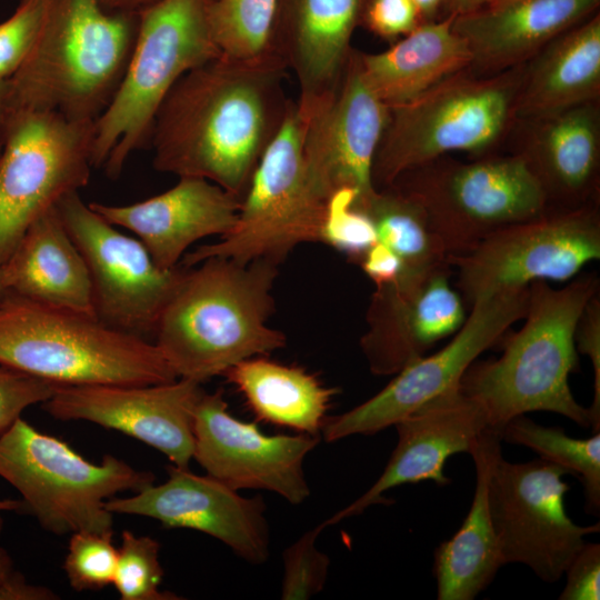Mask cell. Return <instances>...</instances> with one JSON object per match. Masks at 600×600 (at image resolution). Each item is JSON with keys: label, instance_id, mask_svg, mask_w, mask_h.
Segmentation results:
<instances>
[{"label": "cell", "instance_id": "23", "mask_svg": "<svg viewBox=\"0 0 600 600\" xmlns=\"http://www.w3.org/2000/svg\"><path fill=\"white\" fill-rule=\"evenodd\" d=\"M240 203L234 194L207 179L180 177L174 187L143 201L89 206L114 227L133 232L159 267L172 269L196 241L230 232Z\"/></svg>", "mask_w": 600, "mask_h": 600}, {"label": "cell", "instance_id": "4", "mask_svg": "<svg viewBox=\"0 0 600 600\" xmlns=\"http://www.w3.org/2000/svg\"><path fill=\"white\" fill-rule=\"evenodd\" d=\"M139 29V13L101 0H47L41 31L9 79L7 113L54 111L96 121L114 97Z\"/></svg>", "mask_w": 600, "mask_h": 600}, {"label": "cell", "instance_id": "26", "mask_svg": "<svg viewBox=\"0 0 600 600\" xmlns=\"http://www.w3.org/2000/svg\"><path fill=\"white\" fill-rule=\"evenodd\" d=\"M1 268L7 290L42 304L96 316L87 263L57 207L29 226Z\"/></svg>", "mask_w": 600, "mask_h": 600}, {"label": "cell", "instance_id": "15", "mask_svg": "<svg viewBox=\"0 0 600 600\" xmlns=\"http://www.w3.org/2000/svg\"><path fill=\"white\" fill-rule=\"evenodd\" d=\"M528 299L529 287L484 293L474 299L469 316L449 343L404 367L367 401L327 418L321 431L324 440L334 442L350 436L376 434L458 387L470 364L523 319Z\"/></svg>", "mask_w": 600, "mask_h": 600}, {"label": "cell", "instance_id": "19", "mask_svg": "<svg viewBox=\"0 0 600 600\" xmlns=\"http://www.w3.org/2000/svg\"><path fill=\"white\" fill-rule=\"evenodd\" d=\"M168 480L151 484L129 498L113 497L106 508L113 514L142 516L167 528L192 529L224 543L252 564L264 563L270 553L266 503L246 498L209 474L189 468L167 467Z\"/></svg>", "mask_w": 600, "mask_h": 600}, {"label": "cell", "instance_id": "44", "mask_svg": "<svg viewBox=\"0 0 600 600\" xmlns=\"http://www.w3.org/2000/svg\"><path fill=\"white\" fill-rule=\"evenodd\" d=\"M59 596L50 588L28 583L14 570L0 581V600H57Z\"/></svg>", "mask_w": 600, "mask_h": 600}, {"label": "cell", "instance_id": "29", "mask_svg": "<svg viewBox=\"0 0 600 600\" xmlns=\"http://www.w3.org/2000/svg\"><path fill=\"white\" fill-rule=\"evenodd\" d=\"M454 14L419 24L379 53L360 52L364 77L388 106L412 101L439 82L469 69L472 54L454 30Z\"/></svg>", "mask_w": 600, "mask_h": 600}, {"label": "cell", "instance_id": "52", "mask_svg": "<svg viewBox=\"0 0 600 600\" xmlns=\"http://www.w3.org/2000/svg\"><path fill=\"white\" fill-rule=\"evenodd\" d=\"M510 1H513V0H490L488 6H497V4H502V3H506V2H510Z\"/></svg>", "mask_w": 600, "mask_h": 600}, {"label": "cell", "instance_id": "35", "mask_svg": "<svg viewBox=\"0 0 600 600\" xmlns=\"http://www.w3.org/2000/svg\"><path fill=\"white\" fill-rule=\"evenodd\" d=\"M112 538L113 531L71 533L63 570L73 590H100L112 584L118 558Z\"/></svg>", "mask_w": 600, "mask_h": 600}, {"label": "cell", "instance_id": "1", "mask_svg": "<svg viewBox=\"0 0 600 600\" xmlns=\"http://www.w3.org/2000/svg\"><path fill=\"white\" fill-rule=\"evenodd\" d=\"M286 69L220 54L182 76L153 120L154 169L207 179L241 201L291 102Z\"/></svg>", "mask_w": 600, "mask_h": 600}, {"label": "cell", "instance_id": "10", "mask_svg": "<svg viewBox=\"0 0 600 600\" xmlns=\"http://www.w3.org/2000/svg\"><path fill=\"white\" fill-rule=\"evenodd\" d=\"M391 186L419 203L449 256L466 253L493 231L548 209L538 180L512 152L471 161L440 157Z\"/></svg>", "mask_w": 600, "mask_h": 600}, {"label": "cell", "instance_id": "27", "mask_svg": "<svg viewBox=\"0 0 600 600\" xmlns=\"http://www.w3.org/2000/svg\"><path fill=\"white\" fill-rule=\"evenodd\" d=\"M501 431L487 428L470 453L476 464V489L459 530L434 550L433 571L439 600H472L504 564L488 501L491 468L501 454Z\"/></svg>", "mask_w": 600, "mask_h": 600}, {"label": "cell", "instance_id": "43", "mask_svg": "<svg viewBox=\"0 0 600 600\" xmlns=\"http://www.w3.org/2000/svg\"><path fill=\"white\" fill-rule=\"evenodd\" d=\"M359 264L376 287L393 283L403 273L401 260L379 241L364 253Z\"/></svg>", "mask_w": 600, "mask_h": 600}, {"label": "cell", "instance_id": "13", "mask_svg": "<svg viewBox=\"0 0 600 600\" xmlns=\"http://www.w3.org/2000/svg\"><path fill=\"white\" fill-rule=\"evenodd\" d=\"M57 209L87 263L96 317L119 331L153 342L159 318L187 268L159 267L146 246L83 202L78 191Z\"/></svg>", "mask_w": 600, "mask_h": 600}, {"label": "cell", "instance_id": "21", "mask_svg": "<svg viewBox=\"0 0 600 600\" xmlns=\"http://www.w3.org/2000/svg\"><path fill=\"white\" fill-rule=\"evenodd\" d=\"M394 427L398 441L381 476L362 496L323 521L327 527L371 506L390 503L384 493L396 487L422 481L450 483L444 473L447 460L462 452L470 454L489 423L483 408L458 386L427 401Z\"/></svg>", "mask_w": 600, "mask_h": 600}, {"label": "cell", "instance_id": "48", "mask_svg": "<svg viewBox=\"0 0 600 600\" xmlns=\"http://www.w3.org/2000/svg\"><path fill=\"white\" fill-rule=\"evenodd\" d=\"M9 90V79H0V123L7 114Z\"/></svg>", "mask_w": 600, "mask_h": 600}, {"label": "cell", "instance_id": "34", "mask_svg": "<svg viewBox=\"0 0 600 600\" xmlns=\"http://www.w3.org/2000/svg\"><path fill=\"white\" fill-rule=\"evenodd\" d=\"M160 543L149 536L124 530L118 549L112 584L121 600H178L176 593L160 590L163 569Z\"/></svg>", "mask_w": 600, "mask_h": 600}, {"label": "cell", "instance_id": "6", "mask_svg": "<svg viewBox=\"0 0 600 600\" xmlns=\"http://www.w3.org/2000/svg\"><path fill=\"white\" fill-rule=\"evenodd\" d=\"M524 64L493 73L469 69L410 102L389 107L372 164L376 189L402 173L454 152L484 156L510 133Z\"/></svg>", "mask_w": 600, "mask_h": 600}, {"label": "cell", "instance_id": "16", "mask_svg": "<svg viewBox=\"0 0 600 600\" xmlns=\"http://www.w3.org/2000/svg\"><path fill=\"white\" fill-rule=\"evenodd\" d=\"M303 126V156L317 191L327 200L342 188L369 197L372 164L386 129L389 107L368 83L360 51L352 49L338 84L322 98L297 102Z\"/></svg>", "mask_w": 600, "mask_h": 600}, {"label": "cell", "instance_id": "24", "mask_svg": "<svg viewBox=\"0 0 600 600\" xmlns=\"http://www.w3.org/2000/svg\"><path fill=\"white\" fill-rule=\"evenodd\" d=\"M366 0H279L273 33L276 56L292 69L309 104L338 84L352 51Z\"/></svg>", "mask_w": 600, "mask_h": 600}, {"label": "cell", "instance_id": "40", "mask_svg": "<svg viewBox=\"0 0 600 600\" xmlns=\"http://www.w3.org/2000/svg\"><path fill=\"white\" fill-rule=\"evenodd\" d=\"M361 23L379 38L394 42L422 22L411 0H366Z\"/></svg>", "mask_w": 600, "mask_h": 600}, {"label": "cell", "instance_id": "9", "mask_svg": "<svg viewBox=\"0 0 600 600\" xmlns=\"http://www.w3.org/2000/svg\"><path fill=\"white\" fill-rule=\"evenodd\" d=\"M303 126L297 102L263 152L241 199L230 232L187 253L191 268L211 257L240 263L266 260L279 264L297 246L320 242L327 200L309 176L302 147Z\"/></svg>", "mask_w": 600, "mask_h": 600}, {"label": "cell", "instance_id": "30", "mask_svg": "<svg viewBox=\"0 0 600 600\" xmlns=\"http://www.w3.org/2000/svg\"><path fill=\"white\" fill-rule=\"evenodd\" d=\"M223 376L258 420L311 436H320L338 393L303 368L260 356L237 363Z\"/></svg>", "mask_w": 600, "mask_h": 600}, {"label": "cell", "instance_id": "32", "mask_svg": "<svg viewBox=\"0 0 600 600\" xmlns=\"http://www.w3.org/2000/svg\"><path fill=\"white\" fill-rule=\"evenodd\" d=\"M502 441L534 451L539 458L566 468L579 478L586 496V512H600V432L587 439L568 436L560 427H546L524 414L510 419L501 430Z\"/></svg>", "mask_w": 600, "mask_h": 600}, {"label": "cell", "instance_id": "3", "mask_svg": "<svg viewBox=\"0 0 600 600\" xmlns=\"http://www.w3.org/2000/svg\"><path fill=\"white\" fill-rule=\"evenodd\" d=\"M598 292L593 273L573 278L560 289L546 281L529 284L522 328L508 338L498 359L476 360L459 382V389L483 408L490 428L501 431L510 419L533 411L554 412L591 427L589 408L573 397L569 376L579 364L578 321Z\"/></svg>", "mask_w": 600, "mask_h": 600}, {"label": "cell", "instance_id": "46", "mask_svg": "<svg viewBox=\"0 0 600 600\" xmlns=\"http://www.w3.org/2000/svg\"><path fill=\"white\" fill-rule=\"evenodd\" d=\"M107 9L122 12L139 13L141 10L159 0H101Z\"/></svg>", "mask_w": 600, "mask_h": 600}, {"label": "cell", "instance_id": "38", "mask_svg": "<svg viewBox=\"0 0 600 600\" xmlns=\"http://www.w3.org/2000/svg\"><path fill=\"white\" fill-rule=\"evenodd\" d=\"M47 0H20L0 22V79H10L23 64L41 31Z\"/></svg>", "mask_w": 600, "mask_h": 600}, {"label": "cell", "instance_id": "20", "mask_svg": "<svg viewBox=\"0 0 600 600\" xmlns=\"http://www.w3.org/2000/svg\"><path fill=\"white\" fill-rule=\"evenodd\" d=\"M449 264L376 287L360 347L377 376L396 374L453 336L466 320L461 294L450 282Z\"/></svg>", "mask_w": 600, "mask_h": 600}, {"label": "cell", "instance_id": "17", "mask_svg": "<svg viewBox=\"0 0 600 600\" xmlns=\"http://www.w3.org/2000/svg\"><path fill=\"white\" fill-rule=\"evenodd\" d=\"M193 459L207 474L234 489L277 493L291 504L310 497L303 462L319 436L266 434L228 411L222 390L206 391L193 417Z\"/></svg>", "mask_w": 600, "mask_h": 600}, {"label": "cell", "instance_id": "47", "mask_svg": "<svg viewBox=\"0 0 600 600\" xmlns=\"http://www.w3.org/2000/svg\"><path fill=\"white\" fill-rule=\"evenodd\" d=\"M489 1L490 0H448L446 16L470 13L488 6Z\"/></svg>", "mask_w": 600, "mask_h": 600}, {"label": "cell", "instance_id": "8", "mask_svg": "<svg viewBox=\"0 0 600 600\" xmlns=\"http://www.w3.org/2000/svg\"><path fill=\"white\" fill-rule=\"evenodd\" d=\"M0 477L19 491L40 526L58 536L113 531L106 501L156 479L112 454L93 463L22 418L0 434Z\"/></svg>", "mask_w": 600, "mask_h": 600}, {"label": "cell", "instance_id": "53", "mask_svg": "<svg viewBox=\"0 0 600 600\" xmlns=\"http://www.w3.org/2000/svg\"><path fill=\"white\" fill-rule=\"evenodd\" d=\"M2 144H3V140H2V136L0 133V153H1V150H2Z\"/></svg>", "mask_w": 600, "mask_h": 600}, {"label": "cell", "instance_id": "33", "mask_svg": "<svg viewBox=\"0 0 600 600\" xmlns=\"http://www.w3.org/2000/svg\"><path fill=\"white\" fill-rule=\"evenodd\" d=\"M278 1L211 0L209 21L221 54L249 62L279 59L273 49Z\"/></svg>", "mask_w": 600, "mask_h": 600}, {"label": "cell", "instance_id": "49", "mask_svg": "<svg viewBox=\"0 0 600 600\" xmlns=\"http://www.w3.org/2000/svg\"><path fill=\"white\" fill-rule=\"evenodd\" d=\"M13 560L3 548H0V581L13 571Z\"/></svg>", "mask_w": 600, "mask_h": 600}, {"label": "cell", "instance_id": "7", "mask_svg": "<svg viewBox=\"0 0 600 600\" xmlns=\"http://www.w3.org/2000/svg\"><path fill=\"white\" fill-rule=\"evenodd\" d=\"M211 0H159L139 12L136 43L109 106L96 120L93 168L118 178L130 156L150 144L154 117L187 72L220 56Z\"/></svg>", "mask_w": 600, "mask_h": 600}, {"label": "cell", "instance_id": "18", "mask_svg": "<svg viewBox=\"0 0 600 600\" xmlns=\"http://www.w3.org/2000/svg\"><path fill=\"white\" fill-rule=\"evenodd\" d=\"M201 383L178 378L156 384L60 386L43 402L58 420H86L120 431L189 468L193 459V417Z\"/></svg>", "mask_w": 600, "mask_h": 600}, {"label": "cell", "instance_id": "14", "mask_svg": "<svg viewBox=\"0 0 600 600\" xmlns=\"http://www.w3.org/2000/svg\"><path fill=\"white\" fill-rule=\"evenodd\" d=\"M569 471L537 458L509 462L500 454L488 481L492 524L506 563H521L546 582H556L600 524L574 523L564 508ZM570 474V473H569Z\"/></svg>", "mask_w": 600, "mask_h": 600}, {"label": "cell", "instance_id": "25", "mask_svg": "<svg viewBox=\"0 0 600 600\" xmlns=\"http://www.w3.org/2000/svg\"><path fill=\"white\" fill-rule=\"evenodd\" d=\"M600 0H513L456 16L454 30L472 54L469 70L498 73L528 62L559 34L582 22Z\"/></svg>", "mask_w": 600, "mask_h": 600}, {"label": "cell", "instance_id": "37", "mask_svg": "<svg viewBox=\"0 0 600 600\" xmlns=\"http://www.w3.org/2000/svg\"><path fill=\"white\" fill-rule=\"evenodd\" d=\"M321 522L303 532L282 553V600H304L318 594L324 587L330 559L317 548V539L326 528Z\"/></svg>", "mask_w": 600, "mask_h": 600}, {"label": "cell", "instance_id": "45", "mask_svg": "<svg viewBox=\"0 0 600 600\" xmlns=\"http://www.w3.org/2000/svg\"><path fill=\"white\" fill-rule=\"evenodd\" d=\"M419 13L421 22H429L442 18L448 0H411ZM446 16V13H444Z\"/></svg>", "mask_w": 600, "mask_h": 600}, {"label": "cell", "instance_id": "50", "mask_svg": "<svg viewBox=\"0 0 600 600\" xmlns=\"http://www.w3.org/2000/svg\"><path fill=\"white\" fill-rule=\"evenodd\" d=\"M22 506H23V502L19 500H11V499L0 500V533L3 529V523H4L2 514L8 511L18 510Z\"/></svg>", "mask_w": 600, "mask_h": 600}, {"label": "cell", "instance_id": "41", "mask_svg": "<svg viewBox=\"0 0 600 600\" xmlns=\"http://www.w3.org/2000/svg\"><path fill=\"white\" fill-rule=\"evenodd\" d=\"M577 351L589 357L593 369V399L589 407L591 429L600 430V297L594 294L587 303L574 333Z\"/></svg>", "mask_w": 600, "mask_h": 600}, {"label": "cell", "instance_id": "22", "mask_svg": "<svg viewBox=\"0 0 600 600\" xmlns=\"http://www.w3.org/2000/svg\"><path fill=\"white\" fill-rule=\"evenodd\" d=\"M518 154L541 186L548 208L596 201L600 167L599 100L550 114L516 120Z\"/></svg>", "mask_w": 600, "mask_h": 600}, {"label": "cell", "instance_id": "5", "mask_svg": "<svg viewBox=\"0 0 600 600\" xmlns=\"http://www.w3.org/2000/svg\"><path fill=\"white\" fill-rule=\"evenodd\" d=\"M0 364L61 386L178 379L154 342L10 290L0 297Z\"/></svg>", "mask_w": 600, "mask_h": 600}, {"label": "cell", "instance_id": "28", "mask_svg": "<svg viewBox=\"0 0 600 600\" xmlns=\"http://www.w3.org/2000/svg\"><path fill=\"white\" fill-rule=\"evenodd\" d=\"M600 97V14L551 40L524 66L516 120L550 114Z\"/></svg>", "mask_w": 600, "mask_h": 600}, {"label": "cell", "instance_id": "12", "mask_svg": "<svg viewBox=\"0 0 600 600\" xmlns=\"http://www.w3.org/2000/svg\"><path fill=\"white\" fill-rule=\"evenodd\" d=\"M600 258V213L591 202L573 209L548 208L502 227L470 251L449 256L457 288L469 306L478 297L534 281L572 280Z\"/></svg>", "mask_w": 600, "mask_h": 600}, {"label": "cell", "instance_id": "2", "mask_svg": "<svg viewBox=\"0 0 600 600\" xmlns=\"http://www.w3.org/2000/svg\"><path fill=\"white\" fill-rule=\"evenodd\" d=\"M198 264L187 268L153 339L178 378L202 383L284 347L286 336L268 326L277 264L221 257Z\"/></svg>", "mask_w": 600, "mask_h": 600}, {"label": "cell", "instance_id": "36", "mask_svg": "<svg viewBox=\"0 0 600 600\" xmlns=\"http://www.w3.org/2000/svg\"><path fill=\"white\" fill-rule=\"evenodd\" d=\"M356 197L357 192L350 188L329 196L320 242L359 263L378 237L369 214L354 203Z\"/></svg>", "mask_w": 600, "mask_h": 600}, {"label": "cell", "instance_id": "11", "mask_svg": "<svg viewBox=\"0 0 600 600\" xmlns=\"http://www.w3.org/2000/svg\"><path fill=\"white\" fill-rule=\"evenodd\" d=\"M0 133L2 266L38 217L89 182L96 121L18 110L6 114Z\"/></svg>", "mask_w": 600, "mask_h": 600}, {"label": "cell", "instance_id": "31", "mask_svg": "<svg viewBox=\"0 0 600 600\" xmlns=\"http://www.w3.org/2000/svg\"><path fill=\"white\" fill-rule=\"evenodd\" d=\"M354 203L371 218L378 241L401 260L403 273L400 278L449 264V254L423 209L397 187L376 189L363 200L354 199Z\"/></svg>", "mask_w": 600, "mask_h": 600}, {"label": "cell", "instance_id": "42", "mask_svg": "<svg viewBox=\"0 0 600 600\" xmlns=\"http://www.w3.org/2000/svg\"><path fill=\"white\" fill-rule=\"evenodd\" d=\"M560 600L600 599V544L586 542L568 563Z\"/></svg>", "mask_w": 600, "mask_h": 600}, {"label": "cell", "instance_id": "51", "mask_svg": "<svg viewBox=\"0 0 600 600\" xmlns=\"http://www.w3.org/2000/svg\"><path fill=\"white\" fill-rule=\"evenodd\" d=\"M7 291V288H6V283H4V279H3V273H2V268L0 266V297Z\"/></svg>", "mask_w": 600, "mask_h": 600}, {"label": "cell", "instance_id": "39", "mask_svg": "<svg viewBox=\"0 0 600 600\" xmlns=\"http://www.w3.org/2000/svg\"><path fill=\"white\" fill-rule=\"evenodd\" d=\"M61 384L0 364V434L30 406L46 402Z\"/></svg>", "mask_w": 600, "mask_h": 600}]
</instances>
